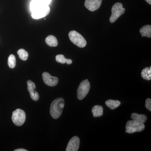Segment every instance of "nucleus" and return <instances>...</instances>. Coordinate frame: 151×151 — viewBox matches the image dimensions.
Returning a JSON list of instances; mask_svg holds the SVG:
<instances>
[{"label":"nucleus","mask_w":151,"mask_h":151,"mask_svg":"<svg viewBox=\"0 0 151 151\" xmlns=\"http://www.w3.org/2000/svg\"><path fill=\"white\" fill-rule=\"evenodd\" d=\"M55 60L57 62L64 64L66 63L68 65H70L72 63V60L70 59H66L63 55H58L55 57Z\"/></svg>","instance_id":"nucleus-17"},{"label":"nucleus","mask_w":151,"mask_h":151,"mask_svg":"<svg viewBox=\"0 0 151 151\" xmlns=\"http://www.w3.org/2000/svg\"><path fill=\"white\" fill-rule=\"evenodd\" d=\"M145 129L144 123L135 122L134 120H130L126 124V133L133 134L136 132H141Z\"/></svg>","instance_id":"nucleus-4"},{"label":"nucleus","mask_w":151,"mask_h":151,"mask_svg":"<svg viewBox=\"0 0 151 151\" xmlns=\"http://www.w3.org/2000/svg\"><path fill=\"white\" fill-rule=\"evenodd\" d=\"M65 102L63 98H58L52 101L50 108V113L54 119L59 118L62 114Z\"/></svg>","instance_id":"nucleus-2"},{"label":"nucleus","mask_w":151,"mask_h":151,"mask_svg":"<svg viewBox=\"0 0 151 151\" xmlns=\"http://www.w3.org/2000/svg\"><path fill=\"white\" fill-rule=\"evenodd\" d=\"M17 54L19 55V58L22 60H26L28 58L29 55L27 51H26L23 49H20L17 51Z\"/></svg>","instance_id":"nucleus-19"},{"label":"nucleus","mask_w":151,"mask_h":151,"mask_svg":"<svg viewBox=\"0 0 151 151\" xmlns=\"http://www.w3.org/2000/svg\"><path fill=\"white\" fill-rule=\"evenodd\" d=\"M80 145V139L77 136L71 138L68 144L66 151H77Z\"/></svg>","instance_id":"nucleus-10"},{"label":"nucleus","mask_w":151,"mask_h":151,"mask_svg":"<svg viewBox=\"0 0 151 151\" xmlns=\"http://www.w3.org/2000/svg\"><path fill=\"white\" fill-rule=\"evenodd\" d=\"M125 9L123 7V5L120 3L115 4L112 8V15L110 19V22L113 23L117 20L119 17L124 13Z\"/></svg>","instance_id":"nucleus-7"},{"label":"nucleus","mask_w":151,"mask_h":151,"mask_svg":"<svg viewBox=\"0 0 151 151\" xmlns=\"http://www.w3.org/2000/svg\"><path fill=\"white\" fill-rule=\"evenodd\" d=\"M142 77L144 79L147 80H150L151 79V66L145 68L142 70L141 73Z\"/></svg>","instance_id":"nucleus-18"},{"label":"nucleus","mask_w":151,"mask_h":151,"mask_svg":"<svg viewBox=\"0 0 151 151\" xmlns=\"http://www.w3.org/2000/svg\"><path fill=\"white\" fill-rule=\"evenodd\" d=\"M28 90L29 92L30 95L32 99L34 101H37L39 99V95L35 91V84L31 80L27 81Z\"/></svg>","instance_id":"nucleus-11"},{"label":"nucleus","mask_w":151,"mask_h":151,"mask_svg":"<svg viewBox=\"0 0 151 151\" xmlns=\"http://www.w3.org/2000/svg\"><path fill=\"white\" fill-rule=\"evenodd\" d=\"M32 17L35 19H39L46 17L49 14L50 8L47 5L41 4L35 0H32L30 4Z\"/></svg>","instance_id":"nucleus-1"},{"label":"nucleus","mask_w":151,"mask_h":151,"mask_svg":"<svg viewBox=\"0 0 151 151\" xmlns=\"http://www.w3.org/2000/svg\"><path fill=\"white\" fill-rule=\"evenodd\" d=\"M102 2V0H86L84 6L89 10L94 12L99 9Z\"/></svg>","instance_id":"nucleus-9"},{"label":"nucleus","mask_w":151,"mask_h":151,"mask_svg":"<svg viewBox=\"0 0 151 151\" xmlns=\"http://www.w3.org/2000/svg\"><path fill=\"white\" fill-rule=\"evenodd\" d=\"M45 42L47 45L50 47H56L58 45V41L56 38L52 35L48 36L46 38Z\"/></svg>","instance_id":"nucleus-15"},{"label":"nucleus","mask_w":151,"mask_h":151,"mask_svg":"<svg viewBox=\"0 0 151 151\" xmlns=\"http://www.w3.org/2000/svg\"><path fill=\"white\" fill-rule=\"evenodd\" d=\"M8 63L9 67L11 68H14L16 65V60L15 56L13 54H11L9 57Z\"/></svg>","instance_id":"nucleus-20"},{"label":"nucleus","mask_w":151,"mask_h":151,"mask_svg":"<svg viewBox=\"0 0 151 151\" xmlns=\"http://www.w3.org/2000/svg\"><path fill=\"white\" fill-rule=\"evenodd\" d=\"M26 120V114L24 111L20 109H17L12 113V120L15 125L20 127L23 125Z\"/></svg>","instance_id":"nucleus-5"},{"label":"nucleus","mask_w":151,"mask_h":151,"mask_svg":"<svg viewBox=\"0 0 151 151\" xmlns=\"http://www.w3.org/2000/svg\"><path fill=\"white\" fill-rule=\"evenodd\" d=\"M92 111L94 117H101L103 115V108L100 105H95L92 108Z\"/></svg>","instance_id":"nucleus-13"},{"label":"nucleus","mask_w":151,"mask_h":151,"mask_svg":"<svg viewBox=\"0 0 151 151\" xmlns=\"http://www.w3.org/2000/svg\"><path fill=\"white\" fill-rule=\"evenodd\" d=\"M68 36L71 42L79 47H84L86 46V41L81 34L76 31H71L68 34Z\"/></svg>","instance_id":"nucleus-3"},{"label":"nucleus","mask_w":151,"mask_h":151,"mask_svg":"<svg viewBox=\"0 0 151 151\" xmlns=\"http://www.w3.org/2000/svg\"><path fill=\"white\" fill-rule=\"evenodd\" d=\"M140 32L142 35V37H151V26L150 25L144 26L140 29Z\"/></svg>","instance_id":"nucleus-14"},{"label":"nucleus","mask_w":151,"mask_h":151,"mask_svg":"<svg viewBox=\"0 0 151 151\" xmlns=\"http://www.w3.org/2000/svg\"><path fill=\"white\" fill-rule=\"evenodd\" d=\"M44 82L47 85L50 86H56L58 82V78L56 77L51 76L48 72H44L42 74Z\"/></svg>","instance_id":"nucleus-8"},{"label":"nucleus","mask_w":151,"mask_h":151,"mask_svg":"<svg viewBox=\"0 0 151 151\" xmlns=\"http://www.w3.org/2000/svg\"><path fill=\"white\" fill-rule=\"evenodd\" d=\"M132 120L138 122L144 123L147 121V117L144 114H139L137 113H133L131 115Z\"/></svg>","instance_id":"nucleus-12"},{"label":"nucleus","mask_w":151,"mask_h":151,"mask_svg":"<svg viewBox=\"0 0 151 151\" xmlns=\"http://www.w3.org/2000/svg\"><path fill=\"white\" fill-rule=\"evenodd\" d=\"M35 1L41 4L48 6L51 3L52 0H35Z\"/></svg>","instance_id":"nucleus-21"},{"label":"nucleus","mask_w":151,"mask_h":151,"mask_svg":"<svg viewBox=\"0 0 151 151\" xmlns=\"http://www.w3.org/2000/svg\"><path fill=\"white\" fill-rule=\"evenodd\" d=\"M145 107L149 111H151V100L150 98H148L146 100Z\"/></svg>","instance_id":"nucleus-22"},{"label":"nucleus","mask_w":151,"mask_h":151,"mask_svg":"<svg viewBox=\"0 0 151 151\" xmlns=\"http://www.w3.org/2000/svg\"><path fill=\"white\" fill-rule=\"evenodd\" d=\"M90 88V83L88 79L81 81L77 89V97L78 100H83L88 94Z\"/></svg>","instance_id":"nucleus-6"},{"label":"nucleus","mask_w":151,"mask_h":151,"mask_svg":"<svg viewBox=\"0 0 151 151\" xmlns=\"http://www.w3.org/2000/svg\"><path fill=\"white\" fill-rule=\"evenodd\" d=\"M121 102L119 100H108L105 102L106 106L112 110H114L118 108L121 105Z\"/></svg>","instance_id":"nucleus-16"},{"label":"nucleus","mask_w":151,"mask_h":151,"mask_svg":"<svg viewBox=\"0 0 151 151\" xmlns=\"http://www.w3.org/2000/svg\"><path fill=\"white\" fill-rule=\"evenodd\" d=\"M146 2H147L150 5L151 4V0H145Z\"/></svg>","instance_id":"nucleus-24"},{"label":"nucleus","mask_w":151,"mask_h":151,"mask_svg":"<svg viewBox=\"0 0 151 151\" xmlns=\"http://www.w3.org/2000/svg\"><path fill=\"white\" fill-rule=\"evenodd\" d=\"M15 151H27V150H25L24 149H18L15 150Z\"/></svg>","instance_id":"nucleus-23"}]
</instances>
